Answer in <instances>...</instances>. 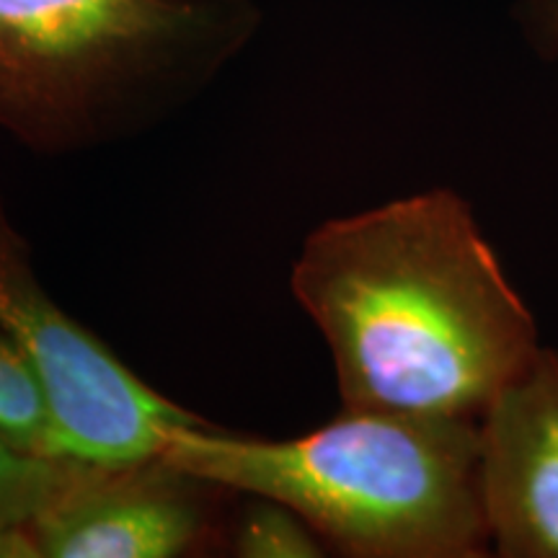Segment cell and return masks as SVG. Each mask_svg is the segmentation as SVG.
Wrapping results in <instances>:
<instances>
[{
  "instance_id": "obj_6",
  "label": "cell",
  "mask_w": 558,
  "mask_h": 558,
  "mask_svg": "<svg viewBox=\"0 0 558 558\" xmlns=\"http://www.w3.org/2000/svg\"><path fill=\"white\" fill-rule=\"evenodd\" d=\"M492 548L558 558V352L543 349L481 418Z\"/></svg>"
},
{
  "instance_id": "obj_2",
  "label": "cell",
  "mask_w": 558,
  "mask_h": 558,
  "mask_svg": "<svg viewBox=\"0 0 558 558\" xmlns=\"http://www.w3.org/2000/svg\"><path fill=\"white\" fill-rule=\"evenodd\" d=\"M158 458L226 492L282 501L357 558H476L492 548L481 422L341 409L292 439L173 427Z\"/></svg>"
},
{
  "instance_id": "obj_4",
  "label": "cell",
  "mask_w": 558,
  "mask_h": 558,
  "mask_svg": "<svg viewBox=\"0 0 558 558\" xmlns=\"http://www.w3.org/2000/svg\"><path fill=\"white\" fill-rule=\"evenodd\" d=\"M0 331L37 369L50 401L54 450L86 463L156 458L181 424L205 418L140 380L99 337L54 303L0 199Z\"/></svg>"
},
{
  "instance_id": "obj_10",
  "label": "cell",
  "mask_w": 558,
  "mask_h": 558,
  "mask_svg": "<svg viewBox=\"0 0 558 558\" xmlns=\"http://www.w3.org/2000/svg\"><path fill=\"white\" fill-rule=\"evenodd\" d=\"M41 546L34 522L0 527V558H39Z\"/></svg>"
},
{
  "instance_id": "obj_8",
  "label": "cell",
  "mask_w": 558,
  "mask_h": 558,
  "mask_svg": "<svg viewBox=\"0 0 558 558\" xmlns=\"http://www.w3.org/2000/svg\"><path fill=\"white\" fill-rule=\"evenodd\" d=\"M0 435L26 450H54L50 401L29 357L0 331Z\"/></svg>"
},
{
  "instance_id": "obj_1",
  "label": "cell",
  "mask_w": 558,
  "mask_h": 558,
  "mask_svg": "<svg viewBox=\"0 0 558 558\" xmlns=\"http://www.w3.org/2000/svg\"><path fill=\"white\" fill-rule=\"evenodd\" d=\"M290 288L324 333L344 409L481 422L541 352L499 256L448 190L326 220Z\"/></svg>"
},
{
  "instance_id": "obj_5",
  "label": "cell",
  "mask_w": 558,
  "mask_h": 558,
  "mask_svg": "<svg viewBox=\"0 0 558 558\" xmlns=\"http://www.w3.org/2000/svg\"><path fill=\"white\" fill-rule=\"evenodd\" d=\"M207 484L163 458L83 463L78 476L34 522L41 558H173L213 535Z\"/></svg>"
},
{
  "instance_id": "obj_3",
  "label": "cell",
  "mask_w": 558,
  "mask_h": 558,
  "mask_svg": "<svg viewBox=\"0 0 558 558\" xmlns=\"http://www.w3.org/2000/svg\"><path fill=\"white\" fill-rule=\"evenodd\" d=\"M251 29L246 0H0V130L39 156L145 135Z\"/></svg>"
},
{
  "instance_id": "obj_11",
  "label": "cell",
  "mask_w": 558,
  "mask_h": 558,
  "mask_svg": "<svg viewBox=\"0 0 558 558\" xmlns=\"http://www.w3.org/2000/svg\"><path fill=\"white\" fill-rule=\"evenodd\" d=\"M538 16L543 32L558 39V0H538Z\"/></svg>"
},
{
  "instance_id": "obj_9",
  "label": "cell",
  "mask_w": 558,
  "mask_h": 558,
  "mask_svg": "<svg viewBox=\"0 0 558 558\" xmlns=\"http://www.w3.org/2000/svg\"><path fill=\"white\" fill-rule=\"evenodd\" d=\"M230 546L243 558H318L326 543L295 509L269 497L246 494Z\"/></svg>"
},
{
  "instance_id": "obj_7",
  "label": "cell",
  "mask_w": 558,
  "mask_h": 558,
  "mask_svg": "<svg viewBox=\"0 0 558 558\" xmlns=\"http://www.w3.org/2000/svg\"><path fill=\"white\" fill-rule=\"evenodd\" d=\"M86 460L26 450L0 435V527L37 522Z\"/></svg>"
}]
</instances>
